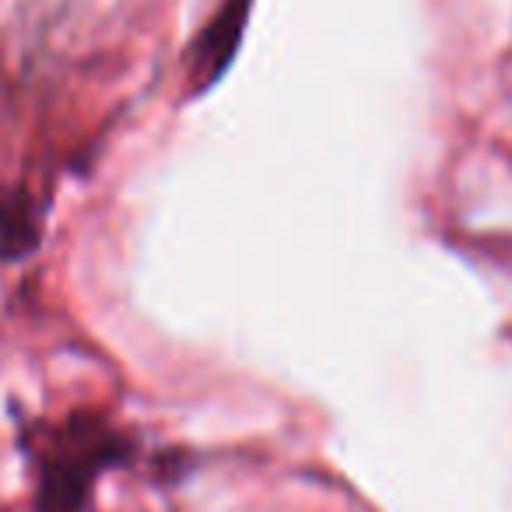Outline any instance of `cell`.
Returning <instances> with one entry per match:
<instances>
[{"mask_svg":"<svg viewBox=\"0 0 512 512\" xmlns=\"http://www.w3.org/2000/svg\"><path fill=\"white\" fill-rule=\"evenodd\" d=\"M67 446L43 467L36 512H81L99 470L127 460V442L99 425H71Z\"/></svg>","mask_w":512,"mask_h":512,"instance_id":"6da1fadb","label":"cell"},{"mask_svg":"<svg viewBox=\"0 0 512 512\" xmlns=\"http://www.w3.org/2000/svg\"><path fill=\"white\" fill-rule=\"evenodd\" d=\"M249 22V0H225L221 11L200 29L197 43L190 50V71H193V95H204L225 78L232 67V57L242 46V32Z\"/></svg>","mask_w":512,"mask_h":512,"instance_id":"7a4b0ae2","label":"cell"},{"mask_svg":"<svg viewBox=\"0 0 512 512\" xmlns=\"http://www.w3.org/2000/svg\"><path fill=\"white\" fill-rule=\"evenodd\" d=\"M39 239H43V228H39V211L29 190L4 186L0 190V260L18 264V260L36 253Z\"/></svg>","mask_w":512,"mask_h":512,"instance_id":"3957f363","label":"cell"}]
</instances>
